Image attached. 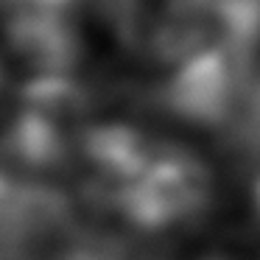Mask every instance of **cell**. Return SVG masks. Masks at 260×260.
<instances>
[{"label":"cell","mask_w":260,"mask_h":260,"mask_svg":"<svg viewBox=\"0 0 260 260\" xmlns=\"http://www.w3.org/2000/svg\"><path fill=\"white\" fill-rule=\"evenodd\" d=\"M254 56L224 45H202L168 68L162 104L202 126H230L254 81Z\"/></svg>","instance_id":"obj_1"},{"label":"cell","mask_w":260,"mask_h":260,"mask_svg":"<svg viewBox=\"0 0 260 260\" xmlns=\"http://www.w3.org/2000/svg\"><path fill=\"white\" fill-rule=\"evenodd\" d=\"M115 37L137 56L174 68L207 42L218 0H98Z\"/></svg>","instance_id":"obj_2"},{"label":"cell","mask_w":260,"mask_h":260,"mask_svg":"<svg viewBox=\"0 0 260 260\" xmlns=\"http://www.w3.org/2000/svg\"><path fill=\"white\" fill-rule=\"evenodd\" d=\"M210 202V176L196 157L162 146L115 207L146 230H171L193 221Z\"/></svg>","instance_id":"obj_3"},{"label":"cell","mask_w":260,"mask_h":260,"mask_svg":"<svg viewBox=\"0 0 260 260\" xmlns=\"http://www.w3.org/2000/svg\"><path fill=\"white\" fill-rule=\"evenodd\" d=\"M81 0H0V25H42V23H79Z\"/></svg>","instance_id":"obj_4"},{"label":"cell","mask_w":260,"mask_h":260,"mask_svg":"<svg viewBox=\"0 0 260 260\" xmlns=\"http://www.w3.org/2000/svg\"><path fill=\"white\" fill-rule=\"evenodd\" d=\"M230 129L235 132V140L243 151L260 154V79H254L243 95V104L232 118Z\"/></svg>","instance_id":"obj_5"},{"label":"cell","mask_w":260,"mask_h":260,"mask_svg":"<svg viewBox=\"0 0 260 260\" xmlns=\"http://www.w3.org/2000/svg\"><path fill=\"white\" fill-rule=\"evenodd\" d=\"M12 182H14V179H9V176H3V174H0V213H3V204H6V199H9V190H12Z\"/></svg>","instance_id":"obj_6"},{"label":"cell","mask_w":260,"mask_h":260,"mask_svg":"<svg viewBox=\"0 0 260 260\" xmlns=\"http://www.w3.org/2000/svg\"><path fill=\"white\" fill-rule=\"evenodd\" d=\"M254 202H257V210H260V179H257V187H254Z\"/></svg>","instance_id":"obj_7"},{"label":"cell","mask_w":260,"mask_h":260,"mask_svg":"<svg viewBox=\"0 0 260 260\" xmlns=\"http://www.w3.org/2000/svg\"><path fill=\"white\" fill-rule=\"evenodd\" d=\"M3 79H6V76H3V68H0V87H3Z\"/></svg>","instance_id":"obj_8"}]
</instances>
